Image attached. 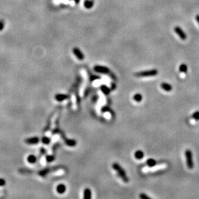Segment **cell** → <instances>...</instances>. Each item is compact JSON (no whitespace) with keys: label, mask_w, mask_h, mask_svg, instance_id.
<instances>
[{"label":"cell","mask_w":199,"mask_h":199,"mask_svg":"<svg viewBox=\"0 0 199 199\" xmlns=\"http://www.w3.org/2000/svg\"><path fill=\"white\" fill-rule=\"evenodd\" d=\"M112 168L117 172V175L119 176V177L122 179V181L125 183H128L129 182V179L127 177V175L126 173V171L117 162H114L112 164Z\"/></svg>","instance_id":"6da1fadb"},{"label":"cell","mask_w":199,"mask_h":199,"mask_svg":"<svg viewBox=\"0 0 199 199\" xmlns=\"http://www.w3.org/2000/svg\"><path fill=\"white\" fill-rule=\"evenodd\" d=\"M59 116V111H57V112H55V114L51 117L50 120H49V123L46 126L45 129V133L47 134H49L50 132H52L54 130V127H55V122H57V117Z\"/></svg>","instance_id":"7a4b0ae2"},{"label":"cell","mask_w":199,"mask_h":199,"mask_svg":"<svg viewBox=\"0 0 199 199\" xmlns=\"http://www.w3.org/2000/svg\"><path fill=\"white\" fill-rule=\"evenodd\" d=\"M94 70L96 72L100 73V74H107L109 75L110 77L114 80H116V75H114V73H112L110 71V70L106 66H99L97 65L94 67Z\"/></svg>","instance_id":"3957f363"},{"label":"cell","mask_w":199,"mask_h":199,"mask_svg":"<svg viewBox=\"0 0 199 199\" xmlns=\"http://www.w3.org/2000/svg\"><path fill=\"white\" fill-rule=\"evenodd\" d=\"M158 74V70L157 69H152L149 70L141 71V72H137L135 74V75L137 77H154Z\"/></svg>","instance_id":"277c9868"},{"label":"cell","mask_w":199,"mask_h":199,"mask_svg":"<svg viewBox=\"0 0 199 199\" xmlns=\"http://www.w3.org/2000/svg\"><path fill=\"white\" fill-rule=\"evenodd\" d=\"M185 157H186V165L189 169L193 168V153L190 149H187L185 151Z\"/></svg>","instance_id":"5b68a950"},{"label":"cell","mask_w":199,"mask_h":199,"mask_svg":"<svg viewBox=\"0 0 199 199\" xmlns=\"http://www.w3.org/2000/svg\"><path fill=\"white\" fill-rule=\"evenodd\" d=\"M54 133H59L62 136L63 139L64 141L65 142V144H67L69 146H74L76 145V141L75 140H73V139H66V137H65V136L64 135V134L62 132L58 129H56L55 131L54 132Z\"/></svg>","instance_id":"8992f818"},{"label":"cell","mask_w":199,"mask_h":199,"mask_svg":"<svg viewBox=\"0 0 199 199\" xmlns=\"http://www.w3.org/2000/svg\"><path fill=\"white\" fill-rule=\"evenodd\" d=\"M174 30H175V32L177 33V34L179 35V37H181L182 40H186V38H187L186 34V33H185V32H184V31L182 30L181 28H180V27H176L174 29Z\"/></svg>","instance_id":"52a82bcc"},{"label":"cell","mask_w":199,"mask_h":199,"mask_svg":"<svg viewBox=\"0 0 199 199\" xmlns=\"http://www.w3.org/2000/svg\"><path fill=\"white\" fill-rule=\"evenodd\" d=\"M84 81L83 82L82 84V86H81V91H80V94L81 97L84 96V92H85L86 88V86H87V84H88V77L86 75H84Z\"/></svg>","instance_id":"ba28073f"},{"label":"cell","mask_w":199,"mask_h":199,"mask_svg":"<svg viewBox=\"0 0 199 199\" xmlns=\"http://www.w3.org/2000/svg\"><path fill=\"white\" fill-rule=\"evenodd\" d=\"M73 52L74 54H75V55L77 58L79 59V60H83L84 58V54L78 48H74L73 49Z\"/></svg>","instance_id":"9c48e42d"},{"label":"cell","mask_w":199,"mask_h":199,"mask_svg":"<svg viewBox=\"0 0 199 199\" xmlns=\"http://www.w3.org/2000/svg\"><path fill=\"white\" fill-rule=\"evenodd\" d=\"M25 143L28 144H36L39 142V139L38 137H32V138H28L25 140Z\"/></svg>","instance_id":"30bf717a"},{"label":"cell","mask_w":199,"mask_h":199,"mask_svg":"<svg viewBox=\"0 0 199 199\" xmlns=\"http://www.w3.org/2000/svg\"><path fill=\"white\" fill-rule=\"evenodd\" d=\"M161 87L165 92H171L172 90V86L167 83H162L161 84Z\"/></svg>","instance_id":"8fae6325"},{"label":"cell","mask_w":199,"mask_h":199,"mask_svg":"<svg viewBox=\"0 0 199 199\" xmlns=\"http://www.w3.org/2000/svg\"><path fill=\"white\" fill-rule=\"evenodd\" d=\"M146 166H148V167H149V168H152V167H155V166H157V161H156L155 160H154V159H149L146 161Z\"/></svg>","instance_id":"7c38bea8"},{"label":"cell","mask_w":199,"mask_h":199,"mask_svg":"<svg viewBox=\"0 0 199 199\" xmlns=\"http://www.w3.org/2000/svg\"><path fill=\"white\" fill-rule=\"evenodd\" d=\"M68 98V96L67 95H65V94H57L55 96V99L59 102L63 101L64 100H65Z\"/></svg>","instance_id":"4fadbf2b"},{"label":"cell","mask_w":199,"mask_h":199,"mask_svg":"<svg viewBox=\"0 0 199 199\" xmlns=\"http://www.w3.org/2000/svg\"><path fill=\"white\" fill-rule=\"evenodd\" d=\"M134 156H135V159H137V160H141L144 157V153L142 151L137 150L135 152Z\"/></svg>","instance_id":"5bb4252c"},{"label":"cell","mask_w":199,"mask_h":199,"mask_svg":"<svg viewBox=\"0 0 199 199\" xmlns=\"http://www.w3.org/2000/svg\"><path fill=\"white\" fill-rule=\"evenodd\" d=\"M100 90L102 91V92L103 94H104L105 95H108L110 93V88L107 86L105 84H102V85L100 86Z\"/></svg>","instance_id":"9a60e30c"},{"label":"cell","mask_w":199,"mask_h":199,"mask_svg":"<svg viewBox=\"0 0 199 199\" xmlns=\"http://www.w3.org/2000/svg\"><path fill=\"white\" fill-rule=\"evenodd\" d=\"M83 198L84 199H90L92 198V192L89 188H86L85 190L84 191Z\"/></svg>","instance_id":"2e32d148"},{"label":"cell","mask_w":199,"mask_h":199,"mask_svg":"<svg viewBox=\"0 0 199 199\" xmlns=\"http://www.w3.org/2000/svg\"><path fill=\"white\" fill-rule=\"evenodd\" d=\"M56 189H57V193H60V194H62V193H64L65 192L66 186L64 184H59V185H58L57 186Z\"/></svg>","instance_id":"e0dca14e"},{"label":"cell","mask_w":199,"mask_h":199,"mask_svg":"<svg viewBox=\"0 0 199 199\" xmlns=\"http://www.w3.org/2000/svg\"><path fill=\"white\" fill-rule=\"evenodd\" d=\"M72 106L73 109L75 110H76L77 109V98H76V96L74 94L72 95Z\"/></svg>","instance_id":"ac0fdd59"},{"label":"cell","mask_w":199,"mask_h":199,"mask_svg":"<svg viewBox=\"0 0 199 199\" xmlns=\"http://www.w3.org/2000/svg\"><path fill=\"white\" fill-rule=\"evenodd\" d=\"M179 71L183 74H186L187 72V66L186 64H181L179 66Z\"/></svg>","instance_id":"d6986e66"},{"label":"cell","mask_w":199,"mask_h":199,"mask_svg":"<svg viewBox=\"0 0 199 199\" xmlns=\"http://www.w3.org/2000/svg\"><path fill=\"white\" fill-rule=\"evenodd\" d=\"M84 7L86 8H88V9H90L94 6V1L92 0H86L84 1Z\"/></svg>","instance_id":"ffe728a7"},{"label":"cell","mask_w":199,"mask_h":199,"mask_svg":"<svg viewBox=\"0 0 199 199\" xmlns=\"http://www.w3.org/2000/svg\"><path fill=\"white\" fill-rule=\"evenodd\" d=\"M27 161L30 164H34L37 161V158H36L35 156L33 155H30L27 158Z\"/></svg>","instance_id":"44dd1931"},{"label":"cell","mask_w":199,"mask_h":199,"mask_svg":"<svg viewBox=\"0 0 199 199\" xmlns=\"http://www.w3.org/2000/svg\"><path fill=\"white\" fill-rule=\"evenodd\" d=\"M133 100H135V102H141V100H142V96L141 94L137 93V94H135V95H134L133 97Z\"/></svg>","instance_id":"7402d4cb"},{"label":"cell","mask_w":199,"mask_h":199,"mask_svg":"<svg viewBox=\"0 0 199 199\" xmlns=\"http://www.w3.org/2000/svg\"><path fill=\"white\" fill-rule=\"evenodd\" d=\"M191 119L194 120V121H199V111L194 112L191 116Z\"/></svg>","instance_id":"603a6c76"},{"label":"cell","mask_w":199,"mask_h":199,"mask_svg":"<svg viewBox=\"0 0 199 199\" xmlns=\"http://www.w3.org/2000/svg\"><path fill=\"white\" fill-rule=\"evenodd\" d=\"M41 141L44 144H49L50 142V139L47 137H43L41 139Z\"/></svg>","instance_id":"cb8c5ba5"},{"label":"cell","mask_w":199,"mask_h":199,"mask_svg":"<svg viewBox=\"0 0 199 199\" xmlns=\"http://www.w3.org/2000/svg\"><path fill=\"white\" fill-rule=\"evenodd\" d=\"M54 159H55V157L54 155H48L46 157V161L48 162H52L53 161H54Z\"/></svg>","instance_id":"d4e9b609"},{"label":"cell","mask_w":199,"mask_h":199,"mask_svg":"<svg viewBox=\"0 0 199 199\" xmlns=\"http://www.w3.org/2000/svg\"><path fill=\"white\" fill-rule=\"evenodd\" d=\"M139 198L141 199H151V197H149V196H148L145 193H141L139 195Z\"/></svg>","instance_id":"484cf974"},{"label":"cell","mask_w":199,"mask_h":199,"mask_svg":"<svg viewBox=\"0 0 199 199\" xmlns=\"http://www.w3.org/2000/svg\"><path fill=\"white\" fill-rule=\"evenodd\" d=\"M4 27H5V23H4L3 20L1 19L0 20V31L3 30V29H4Z\"/></svg>","instance_id":"4316f807"},{"label":"cell","mask_w":199,"mask_h":199,"mask_svg":"<svg viewBox=\"0 0 199 199\" xmlns=\"http://www.w3.org/2000/svg\"><path fill=\"white\" fill-rule=\"evenodd\" d=\"M5 181L3 179H0V186H3L5 185Z\"/></svg>","instance_id":"83f0119b"},{"label":"cell","mask_w":199,"mask_h":199,"mask_svg":"<svg viewBox=\"0 0 199 199\" xmlns=\"http://www.w3.org/2000/svg\"><path fill=\"white\" fill-rule=\"evenodd\" d=\"M196 20L198 22V23L199 24V15H197L196 16Z\"/></svg>","instance_id":"f1b7e54d"},{"label":"cell","mask_w":199,"mask_h":199,"mask_svg":"<svg viewBox=\"0 0 199 199\" xmlns=\"http://www.w3.org/2000/svg\"><path fill=\"white\" fill-rule=\"evenodd\" d=\"M74 1H75L76 2V3H78V2L79 1V0H74Z\"/></svg>","instance_id":"f546056e"}]
</instances>
